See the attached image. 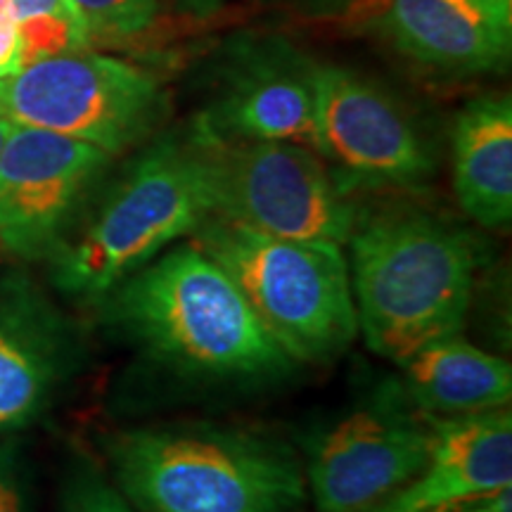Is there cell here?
I'll return each mask as SVG.
<instances>
[{
  "label": "cell",
  "mask_w": 512,
  "mask_h": 512,
  "mask_svg": "<svg viewBox=\"0 0 512 512\" xmlns=\"http://www.w3.org/2000/svg\"><path fill=\"white\" fill-rule=\"evenodd\" d=\"M95 306L110 328L181 375L261 380L294 366L233 278L192 242L126 275Z\"/></svg>",
  "instance_id": "1"
},
{
  "label": "cell",
  "mask_w": 512,
  "mask_h": 512,
  "mask_svg": "<svg viewBox=\"0 0 512 512\" xmlns=\"http://www.w3.org/2000/svg\"><path fill=\"white\" fill-rule=\"evenodd\" d=\"M347 245L358 332L373 354L399 363L460 335L479 271V245L465 228L396 211L358 221Z\"/></svg>",
  "instance_id": "2"
},
{
  "label": "cell",
  "mask_w": 512,
  "mask_h": 512,
  "mask_svg": "<svg viewBox=\"0 0 512 512\" xmlns=\"http://www.w3.org/2000/svg\"><path fill=\"white\" fill-rule=\"evenodd\" d=\"M117 489L143 512H299L297 451L240 427H145L107 441Z\"/></svg>",
  "instance_id": "3"
},
{
  "label": "cell",
  "mask_w": 512,
  "mask_h": 512,
  "mask_svg": "<svg viewBox=\"0 0 512 512\" xmlns=\"http://www.w3.org/2000/svg\"><path fill=\"white\" fill-rule=\"evenodd\" d=\"M192 245L226 271L292 363H323L358 335L349 259L342 245L290 240L209 216Z\"/></svg>",
  "instance_id": "4"
},
{
  "label": "cell",
  "mask_w": 512,
  "mask_h": 512,
  "mask_svg": "<svg viewBox=\"0 0 512 512\" xmlns=\"http://www.w3.org/2000/svg\"><path fill=\"white\" fill-rule=\"evenodd\" d=\"M209 216V188L195 140H159L128 169L79 238L62 242L50 256L53 285L67 297L95 304Z\"/></svg>",
  "instance_id": "5"
},
{
  "label": "cell",
  "mask_w": 512,
  "mask_h": 512,
  "mask_svg": "<svg viewBox=\"0 0 512 512\" xmlns=\"http://www.w3.org/2000/svg\"><path fill=\"white\" fill-rule=\"evenodd\" d=\"M211 216L290 240L347 245L358 214L318 152L297 143L216 140L195 128Z\"/></svg>",
  "instance_id": "6"
},
{
  "label": "cell",
  "mask_w": 512,
  "mask_h": 512,
  "mask_svg": "<svg viewBox=\"0 0 512 512\" xmlns=\"http://www.w3.org/2000/svg\"><path fill=\"white\" fill-rule=\"evenodd\" d=\"M164 110L155 76L83 50L43 57L0 79V117L83 140L107 155L143 143L162 124Z\"/></svg>",
  "instance_id": "7"
},
{
  "label": "cell",
  "mask_w": 512,
  "mask_h": 512,
  "mask_svg": "<svg viewBox=\"0 0 512 512\" xmlns=\"http://www.w3.org/2000/svg\"><path fill=\"white\" fill-rule=\"evenodd\" d=\"M432 448V420L403 392L337 420L311 448L306 491L318 512H363L411 482Z\"/></svg>",
  "instance_id": "8"
},
{
  "label": "cell",
  "mask_w": 512,
  "mask_h": 512,
  "mask_svg": "<svg viewBox=\"0 0 512 512\" xmlns=\"http://www.w3.org/2000/svg\"><path fill=\"white\" fill-rule=\"evenodd\" d=\"M110 157L83 140L12 126L0 152V249L19 261L50 259Z\"/></svg>",
  "instance_id": "9"
},
{
  "label": "cell",
  "mask_w": 512,
  "mask_h": 512,
  "mask_svg": "<svg viewBox=\"0 0 512 512\" xmlns=\"http://www.w3.org/2000/svg\"><path fill=\"white\" fill-rule=\"evenodd\" d=\"M318 155L368 185H418L434 157L422 133L380 88L342 67H313Z\"/></svg>",
  "instance_id": "10"
},
{
  "label": "cell",
  "mask_w": 512,
  "mask_h": 512,
  "mask_svg": "<svg viewBox=\"0 0 512 512\" xmlns=\"http://www.w3.org/2000/svg\"><path fill=\"white\" fill-rule=\"evenodd\" d=\"M313 67L283 38H240L195 128L216 140L297 143L318 152Z\"/></svg>",
  "instance_id": "11"
},
{
  "label": "cell",
  "mask_w": 512,
  "mask_h": 512,
  "mask_svg": "<svg viewBox=\"0 0 512 512\" xmlns=\"http://www.w3.org/2000/svg\"><path fill=\"white\" fill-rule=\"evenodd\" d=\"M81 332L22 273L0 275V434L41 418L81 366Z\"/></svg>",
  "instance_id": "12"
},
{
  "label": "cell",
  "mask_w": 512,
  "mask_h": 512,
  "mask_svg": "<svg viewBox=\"0 0 512 512\" xmlns=\"http://www.w3.org/2000/svg\"><path fill=\"white\" fill-rule=\"evenodd\" d=\"M430 420L432 448L425 467L363 512H439L510 489V406Z\"/></svg>",
  "instance_id": "13"
},
{
  "label": "cell",
  "mask_w": 512,
  "mask_h": 512,
  "mask_svg": "<svg viewBox=\"0 0 512 512\" xmlns=\"http://www.w3.org/2000/svg\"><path fill=\"white\" fill-rule=\"evenodd\" d=\"M377 24L439 72H494L510 60L512 0H377Z\"/></svg>",
  "instance_id": "14"
},
{
  "label": "cell",
  "mask_w": 512,
  "mask_h": 512,
  "mask_svg": "<svg viewBox=\"0 0 512 512\" xmlns=\"http://www.w3.org/2000/svg\"><path fill=\"white\" fill-rule=\"evenodd\" d=\"M403 394L430 418H453L510 406L512 368L501 356L448 335L396 363Z\"/></svg>",
  "instance_id": "15"
},
{
  "label": "cell",
  "mask_w": 512,
  "mask_h": 512,
  "mask_svg": "<svg viewBox=\"0 0 512 512\" xmlns=\"http://www.w3.org/2000/svg\"><path fill=\"white\" fill-rule=\"evenodd\" d=\"M453 188L467 219L482 228L512 221V100L484 95L453 126Z\"/></svg>",
  "instance_id": "16"
},
{
  "label": "cell",
  "mask_w": 512,
  "mask_h": 512,
  "mask_svg": "<svg viewBox=\"0 0 512 512\" xmlns=\"http://www.w3.org/2000/svg\"><path fill=\"white\" fill-rule=\"evenodd\" d=\"M10 5L22 43V67L91 46L86 24L72 0H10Z\"/></svg>",
  "instance_id": "17"
},
{
  "label": "cell",
  "mask_w": 512,
  "mask_h": 512,
  "mask_svg": "<svg viewBox=\"0 0 512 512\" xmlns=\"http://www.w3.org/2000/svg\"><path fill=\"white\" fill-rule=\"evenodd\" d=\"M86 24L88 41L128 38L145 31L157 19L162 0H72Z\"/></svg>",
  "instance_id": "18"
},
{
  "label": "cell",
  "mask_w": 512,
  "mask_h": 512,
  "mask_svg": "<svg viewBox=\"0 0 512 512\" xmlns=\"http://www.w3.org/2000/svg\"><path fill=\"white\" fill-rule=\"evenodd\" d=\"M62 512H143L93 467H79L67 482Z\"/></svg>",
  "instance_id": "19"
},
{
  "label": "cell",
  "mask_w": 512,
  "mask_h": 512,
  "mask_svg": "<svg viewBox=\"0 0 512 512\" xmlns=\"http://www.w3.org/2000/svg\"><path fill=\"white\" fill-rule=\"evenodd\" d=\"M0 512H27L17 446L0 444Z\"/></svg>",
  "instance_id": "20"
},
{
  "label": "cell",
  "mask_w": 512,
  "mask_h": 512,
  "mask_svg": "<svg viewBox=\"0 0 512 512\" xmlns=\"http://www.w3.org/2000/svg\"><path fill=\"white\" fill-rule=\"evenodd\" d=\"M510 489H503V491H498V494L479 498V501L463 503V505H456V508H446L439 512H512V491Z\"/></svg>",
  "instance_id": "21"
},
{
  "label": "cell",
  "mask_w": 512,
  "mask_h": 512,
  "mask_svg": "<svg viewBox=\"0 0 512 512\" xmlns=\"http://www.w3.org/2000/svg\"><path fill=\"white\" fill-rule=\"evenodd\" d=\"M12 121L10 119H5V117H0V152H3V147H5V143H8V138H10V133H12Z\"/></svg>",
  "instance_id": "22"
},
{
  "label": "cell",
  "mask_w": 512,
  "mask_h": 512,
  "mask_svg": "<svg viewBox=\"0 0 512 512\" xmlns=\"http://www.w3.org/2000/svg\"><path fill=\"white\" fill-rule=\"evenodd\" d=\"M216 3H219V0H185V5H190V8L197 10V12L214 8Z\"/></svg>",
  "instance_id": "23"
},
{
  "label": "cell",
  "mask_w": 512,
  "mask_h": 512,
  "mask_svg": "<svg viewBox=\"0 0 512 512\" xmlns=\"http://www.w3.org/2000/svg\"><path fill=\"white\" fill-rule=\"evenodd\" d=\"M0 79H3V72H0Z\"/></svg>",
  "instance_id": "24"
}]
</instances>
